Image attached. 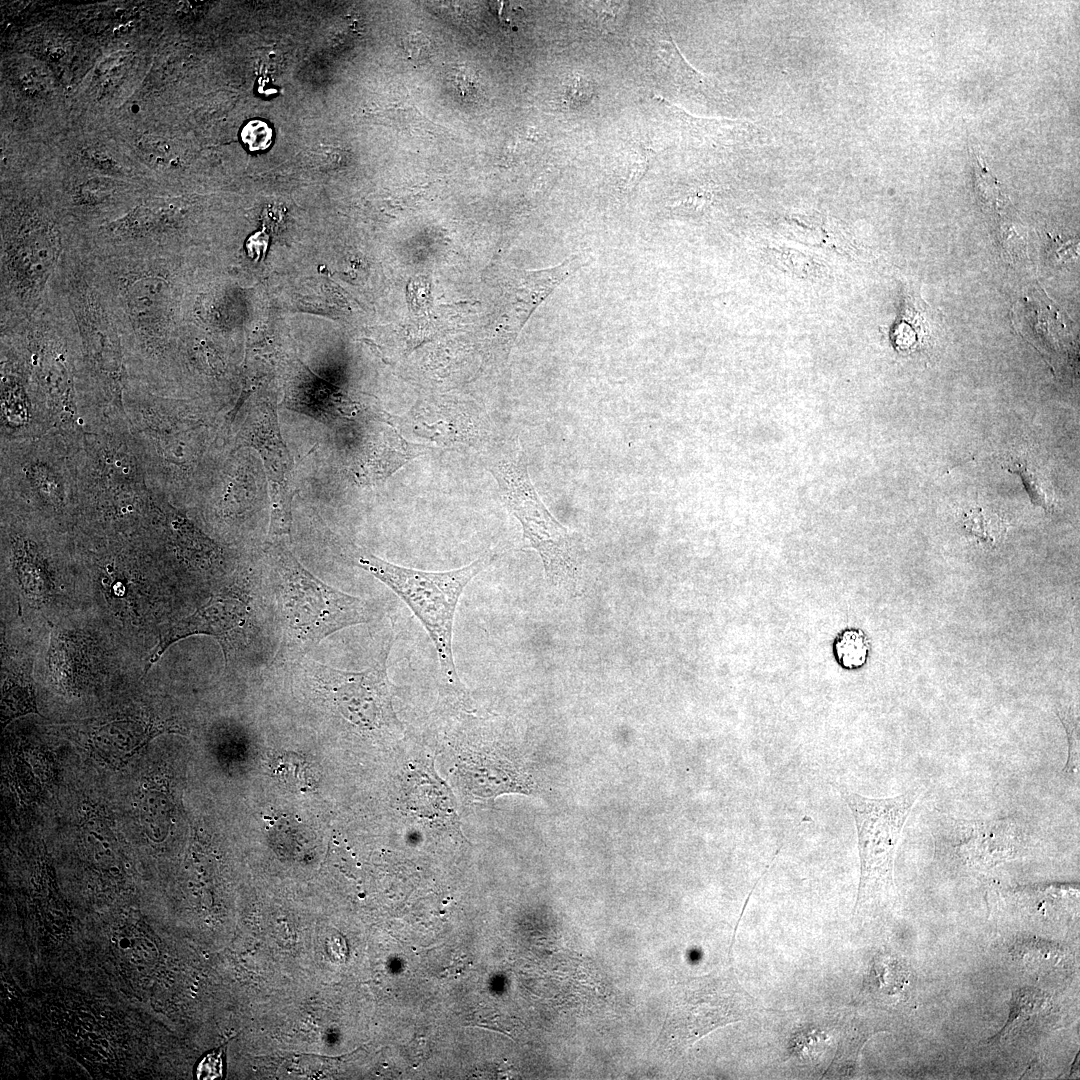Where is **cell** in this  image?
I'll return each mask as SVG.
<instances>
[{"label": "cell", "instance_id": "cell-10", "mask_svg": "<svg viewBox=\"0 0 1080 1080\" xmlns=\"http://www.w3.org/2000/svg\"><path fill=\"white\" fill-rule=\"evenodd\" d=\"M150 738L138 721L120 720L102 725L92 734L93 747L109 764L124 765Z\"/></svg>", "mask_w": 1080, "mask_h": 1080}, {"label": "cell", "instance_id": "cell-4", "mask_svg": "<svg viewBox=\"0 0 1080 1080\" xmlns=\"http://www.w3.org/2000/svg\"><path fill=\"white\" fill-rule=\"evenodd\" d=\"M491 470L503 502L522 525L526 546L540 555L549 583L573 589L579 564L571 536L539 498L524 454L517 450L498 460Z\"/></svg>", "mask_w": 1080, "mask_h": 1080}, {"label": "cell", "instance_id": "cell-21", "mask_svg": "<svg viewBox=\"0 0 1080 1080\" xmlns=\"http://www.w3.org/2000/svg\"><path fill=\"white\" fill-rule=\"evenodd\" d=\"M269 237L264 231H258L247 239L245 249L247 255L254 261H260L266 254Z\"/></svg>", "mask_w": 1080, "mask_h": 1080}, {"label": "cell", "instance_id": "cell-15", "mask_svg": "<svg viewBox=\"0 0 1080 1080\" xmlns=\"http://www.w3.org/2000/svg\"><path fill=\"white\" fill-rule=\"evenodd\" d=\"M833 653L838 664L845 669H857L867 661L869 643L860 630L841 631L833 643Z\"/></svg>", "mask_w": 1080, "mask_h": 1080}, {"label": "cell", "instance_id": "cell-18", "mask_svg": "<svg viewBox=\"0 0 1080 1080\" xmlns=\"http://www.w3.org/2000/svg\"><path fill=\"white\" fill-rule=\"evenodd\" d=\"M109 188V185L104 182L92 180L83 184L76 196L81 203L93 205L101 202L107 196Z\"/></svg>", "mask_w": 1080, "mask_h": 1080}, {"label": "cell", "instance_id": "cell-12", "mask_svg": "<svg viewBox=\"0 0 1080 1080\" xmlns=\"http://www.w3.org/2000/svg\"><path fill=\"white\" fill-rule=\"evenodd\" d=\"M906 301L903 319L895 331L896 342L904 350L924 347L932 338V310L918 292H914Z\"/></svg>", "mask_w": 1080, "mask_h": 1080}, {"label": "cell", "instance_id": "cell-3", "mask_svg": "<svg viewBox=\"0 0 1080 1080\" xmlns=\"http://www.w3.org/2000/svg\"><path fill=\"white\" fill-rule=\"evenodd\" d=\"M833 785L850 809L857 831L860 881L855 910L889 904L895 894V853L920 791L911 789L895 797L869 798L843 784Z\"/></svg>", "mask_w": 1080, "mask_h": 1080}, {"label": "cell", "instance_id": "cell-16", "mask_svg": "<svg viewBox=\"0 0 1080 1080\" xmlns=\"http://www.w3.org/2000/svg\"><path fill=\"white\" fill-rule=\"evenodd\" d=\"M273 132L264 121L251 120L241 131V139L251 151L267 149L272 142Z\"/></svg>", "mask_w": 1080, "mask_h": 1080}, {"label": "cell", "instance_id": "cell-25", "mask_svg": "<svg viewBox=\"0 0 1080 1080\" xmlns=\"http://www.w3.org/2000/svg\"><path fill=\"white\" fill-rule=\"evenodd\" d=\"M63 55H64V50L62 48H53L49 52V57L51 59H54V60L61 58Z\"/></svg>", "mask_w": 1080, "mask_h": 1080}, {"label": "cell", "instance_id": "cell-17", "mask_svg": "<svg viewBox=\"0 0 1080 1080\" xmlns=\"http://www.w3.org/2000/svg\"><path fill=\"white\" fill-rule=\"evenodd\" d=\"M408 57L414 62H423L430 55L431 45L425 34L415 31L404 42Z\"/></svg>", "mask_w": 1080, "mask_h": 1080}, {"label": "cell", "instance_id": "cell-1", "mask_svg": "<svg viewBox=\"0 0 1080 1080\" xmlns=\"http://www.w3.org/2000/svg\"><path fill=\"white\" fill-rule=\"evenodd\" d=\"M495 560L496 552H488L464 567L436 572L403 567L369 553L357 562L413 612L435 647L444 682L457 690L461 683L452 651L456 608L469 582Z\"/></svg>", "mask_w": 1080, "mask_h": 1080}, {"label": "cell", "instance_id": "cell-5", "mask_svg": "<svg viewBox=\"0 0 1080 1080\" xmlns=\"http://www.w3.org/2000/svg\"><path fill=\"white\" fill-rule=\"evenodd\" d=\"M392 642L391 636L374 663L361 671L338 670L306 661L318 692L343 718L361 730H380L397 721L386 670Z\"/></svg>", "mask_w": 1080, "mask_h": 1080}, {"label": "cell", "instance_id": "cell-11", "mask_svg": "<svg viewBox=\"0 0 1080 1080\" xmlns=\"http://www.w3.org/2000/svg\"><path fill=\"white\" fill-rule=\"evenodd\" d=\"M137 807L144 834L154 842L163 841L169 833L171 802L164 786L148 780L139 790Z\"/></svg>", "mask_w": 1080, "mask_h": 1080}, {"label": "cell", "instance_id": "cell-19", "mask_svg": "<svg viewBox=\"0 0 1080 1080\" xmlns=\"http://www.w3.org/2000/svg\"><path fill=\"white\" fill-rule=\"evenodd\" d=\"M222 1049L208 1054L198 1065V1079H215L222 1074Z\"/></svg>", "mask_w": 1080, "mask_h": 1080}, {"label": "cell", "instance_id": "cell-24", "mask_svg": "<svg viewBox=\"0 0 1080 1080\" xmlns=\"http://www.w3.org/2000/svg\"><path fill=\"white\" fill-rule=\"evenodd\" d=\"M426 1053H428V1049L424 1042L417 1043L413 1041V1058L423 1059Z\"/></svg>", "mask_w": 1080, "mask_h": 1080}, {"label": "cell", "instance_id": "cell-22", "mask_svg": "<svg viewBox=\"0 0 1080 1080\" xmlns=\"http://www.w3.org/2000/svg\"><path fill=\"white\" fill-rule=\"evenodd\" d=\"M138 146L147 155H150L154 161L164 156L169 149L168 144L163 139L154 135L142 136L138 141Z\"/></svg>", "mask_w": 1080, "mask_h": 1080}, {"label": "cell", "instance_id": "cell-7", "mask_svg": "<svg viewBox=\"0 0 1080 1080\" xmlns=\"http://www.w3.org/2000/svg\"><path fill=\"white\" fill-rule=\"evenodd\" d=\"M61 248L53 224L29 219L5 237L3 263L10 286L19 297L36 298L51 276Z\"/></svg>", "mask_w": 1080, "mask_h": 1080}, {"label": "cell", "instance_id": "cell-20", "mask_svg": "<svg viewBox=\"0 0 1080 1080\" xmlns=\"http://www.w3.org/2000/svg\"><path fill=\"white\" fill-rule=\"evenodd\" d=\"M591 97L590 84L580 76L574 77L567 85L566 98L571 104H581Z\"/></svg>", "mask_w": 1080, "mask_h": 1080}, {"label": "cell", "instance_id": "cell-8", "mask_svg": "<svg viewBox=\"0 0 1080 1080\" xmlns=\"http://www.w3.org/2000/svg\"><path fill=\"white\" fill-rule=\"evenodd\" d=\"M248 619V606L237 592H224L212 597L193 614L174 622L159 635V641L151 654L145 672L153 666L173 643L192 636L215 637L224 652L225 659L243 635Z\"/></svg>", "mask_w": 1080, "mask_h": 1080}, {"label": "cell", "instance_id": "cell-9", "mask_svg": "<svg viewBox=\"0 0 1080 1080\" xmlns=\"http://www.w3.org/2000/svg\"><path fill=\"white\" fill-rule=\"evenodd\" d=\"M124 303L131 326L139 337L157 343L167 326V280L157 273L132 275L124 285Z\"/></svg>", "mask_w": 1080, "mask_h": 1080}, {"label": "cell", "instance_id": "cell-6", "mask_svg": "<svg viewBox=\"0 0 1080 1080\" xmlns=\"http://www.w3.org/2000/svg\"><path fill=\"white\" fill-rule=\"evenodd\" d=\"M936 852L971 871H986L1023 856L1030 832L1020 819H951L934 834Z\"/></svg>", "mask_w": 1080, "mask_h": 1080}, {"label": "cell", "instance_id": "cell-2", "mask_svg": "<svg viewBox=\"0 0 1080 1080\" xmlns=\"http://www.w3.org/2000/svg\"><path fill=\"white\" fill-rule=\"evenodd\" d=\"M278 559L280 612L285 646L308 650L334 632L371 621L373 607L306 570L287 550Z\"/></svg>", "mask_w": 1080, "mask_h": 1080}, {"label": "cell", "instance_id": "cell-23", "mask_svg": "<svg viewBox=\"0 0 1080 1080\" xmlns=\"http://www.w3.org/2000/svg\"><path fill=\"white\" fill-rule=\"evenodd\" d=\"M89 157H90V160L92 161V163H94V165H96L97 167H99L101 169L109 170V171L117 170V165H116L117 163L112 158H110L107 154H105V153H103L101 151H92L90 153Z\"/></svg>", "mask_w": 1080, "mask_h": 1080}, {"label": "cell", "instance_id": "cell-13", "mask_svg": "<svg viewBox=\"0 0 1080 1080\" xmlns=\"http://www.w3.org/2000/svg\"><path fill=\"white\" fill-rule=\"evenodd\" d=\"M29 713L39 714L32 681L28 672H12L3 685V727L13 719Z\"/></svg>", "mask_w": 1080, "mask_h": 1080}, {"label": "cell", "instance_id": "cell-14", "mask_svg": "<svg viewBox=\"0 0 1080 1080\" xmlns=\"http://www.w3.org/2000/svg\"><path fill=\"white\" fill-rule=\"evenodd\" d=\"M1047 998L1037 990L1021 989L1014 993L1011 1013L1004 1029L998 1034L1001 1038H1008L1015 1031H1020L1024 1025L1031 1022V1017L1046 1010Z\"/></svg>", "mask_w": 1080, "mask_h": 1080}]
</instances>
